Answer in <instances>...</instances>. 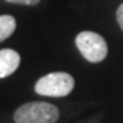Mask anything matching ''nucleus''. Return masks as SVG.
Returning a JSON list of instances; mask_svg holds the SVG:
<instances>
[{
  "label": "nucleus",
  "instance_id": "3",
  "mask_svg": "<svg viewBox=\"0 0 123 123\" xmlns=\"http://www.w3.org/2000/svg\"><path fill=\"white\" fill-rule=\"evenodd\" d=\"M75 44L82 56L90 63L103 62L108 53L105 40L94 31H81L75 37Z\"/></svg>",
  "mask_w": 123,
  "mask_h": 123
},
{
  "label": "nucleus",
  "instance_id": "4",
  "mask_svg": "<svg viewBox=\"0 0 123 123\" xmlns=\"http://www.w3.org/2000/svg\"><path fill=\"white\" fill-rule=\"evenodd\" d=\"M21 56L14 49H1L0 51V78H6L19 67Z\"/></svg>",
  "mask_w": 123,
  "mask_h": 123
},
{
  "label": "nucleus",
  "instance_id": "5",
  "mask_svg": "<svg viewBox=\"0 0 123 123\" xmlns=\"http://www.w3.org/2000/svg\"><path fill=\"white\" fill-rule=\"evenodd\" d=\"M17 21L11 15H0V43L4 41L15 31Z\"/></svg>",
  "mask_w": 123,
  "mask_h": 123
},
{
  "label": "nucleus",
  "instance_id": "7",
  "mask_svg": "<svg viewBox=\"0 0 123 123\" xmlns=\"http://www.w3.org/2000/svg\"><path fill=\"white\" fill-rule=\"evenodd\" d=\"M116 19H118V23L120 26V29L123 30V3L119 6L118 11H116Z\"/></svg>",
  "mask_w": 123,
  "mask_h": 123
},
{
  "label": "nucleus",
  "instance_id": "1",
  "mask_svg": "<svg viewBox=\"0 0 123 123\" xmlns=\"http://www.w3.org/2000/svg\"><path fill=\"white\" fill-rule=\"evenodd\" d=\"M59 119V110L53 104L34 101L23 104L15 111V123H55Z\"/></svg>",
  "mask_w": 123,
  "mask_h": 123
},
{
  "label": "nucleus",
  "instance_id": "2",
  "mask_svg": "<svg viewBox=\"0 0 123 123\" xmlns=\"http://www.w3.org/2000/svg\"><path fill=\"white\" fill-rule=\"evenodd\" d=\"M74 89V78L67 73H51L36 82L34 90L41 96L64 97Z\"/></svg>",
  "mask_w": 123,
  "mask_h": 123
},
{
  "label": "nucleus",
  "instance_id": "6",
  "mask_svg": "<svg viewBox=\"0 0 123 123\" xmlns=\"http://www.w3.org/2000/svg\"><path fill=\"white\" fill-rule=\"evenodd\" d=\"M8 3H15V4H26V6H34L40 3V0H6Z\"/></svg>",
  "mask_w": 123,
  "mask_h": 123
}]
</instances>
